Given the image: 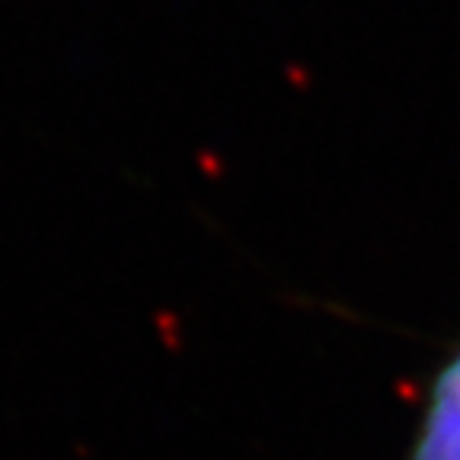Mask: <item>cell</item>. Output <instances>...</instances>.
<instances>
[{
  "instance_id": "obj_1",
  "label": "cell",
  "mask_w": 460,
  "mask_h": 460,
  "mask_svg": "<svg viewBox=\"0 0 460 460\" xmlns=\"http://www.w3.org/2000/svg\"><path fill=\"white\" fill-rule=\"evenodd\" d=\"M410 460H460V355L441 371Z\"/></svg>"
}]
</instances>
